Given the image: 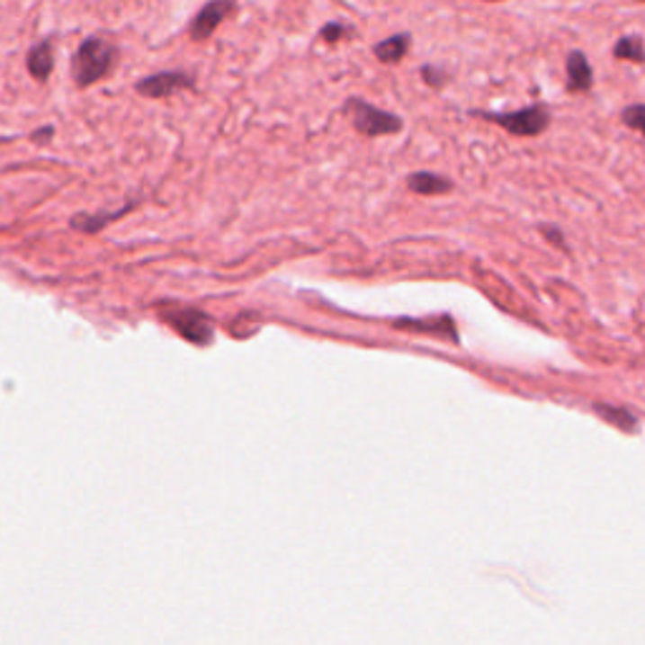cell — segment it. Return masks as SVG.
Here are the masks:
<instances>
[{
    "label": "cell",
    "mask_w": 645,
    "mask_h": 645,
    "mask_svg": "<svg viewBox=\"0 0 645 645\" xmlns=\"http://www.w3.org/2000/svg\"><path fill=\"white\" fill-rule=\"evenodd\" d=\"M114 61V46L103 39H89L74 56V78L78 86H91L109 74Z\"/></svg>",
    "instance_id": "6da1fadb"
},
{
    "label": "cell",
    "mask_w": 645,
    "mask_h": 645,
    "mask_svg": "<svg viewBox=\"0 0 645 645\" xmlns=\"http://www.w3.org/2000/svg\"><path fill=\"white\" fill-rule=\"evenodd\" d=\"M345 114L354 119V127L366 134V137H383V134H396L401 131V119L396 114H389L379 106H371L363 99H348L345 102Z\"/></svg>",
    "instance_id": "7a4b0ae2"
},
{
    "label": "cell",
    "mask_w": 645,
    "mask_h": 645,
    "mask_svg": "<svg viewBox=\"0 0 645 645\" xmlns=\"http://www.w3.org/2000/svg\"><path fill=\"white\" fill-rule=\"evenodd\" d=\"M477 116L489 119V121L499 124L509 134H517V137H534V134H540V131L550 127V112L544 106H540V103L527 106L522 112H512V114H484V112H477Z\"/></svg>",
    "instance_id": "3957f363"
},
{
    "label": "cell",
    "mask_w": 645,
    "mask_h": 645,
    "mask_svg": "<svg viewBox=\"0 0 645 645\" xmlns=\"http://www.w3.org/2000/svg\"><path fill=\"white\" fill-rule=\"evenodd\" d=\"M166 323L172 326L175 330H179L187 341L197 343V345H207L212 341V320L194 310V308H172V310H165Z\"/></svg>",
    "instance_id": "277c9868"
},
{
    "label": "cell",
    "mask_w": 645,
    "mask_h": 645,
    "mask_svg": "<svg viewBox=\"0 0 645 645\" xmlns=\"http://www.w3.org/2000/svg\"><path fill=\"white\" fill-rule=\"evenodd\" d=\"M190 86V76L179 74V71H169V74H157V76H149L141 81L139 94L144 96H152V99H162V96H169L175 94L177 89H184Z\"/></svg>",
    "instance_id": "5b68a950"
},
{
    "label": "cell",
    "mask_w": 645,
    "mask_h": 645,
    "mask_svg": "<svg viewBox=\"0 0 645 645\" xmlns=\"http://www.w3.org/2000/svg\"><path fill=\"white\" fill-rule=\"evenodd\" d=\"M229 11H232L229 3H210V5H204L202 11L197 13V18H194V23H192V36L197 40H204L207 36H212L215 28L225 21V15H228Z\"/></svg>",
    "instance_id": "8992f818"
},
{
    "label": "cell",
    "mask_w": 645,
    "mask_h": 645,
    "mask_svg": "<svg viewBox=\"0 0 645 645\" xmlns=\"http://www.w3.org/2000/svg\"><path fill=\"white\" fill-rule=\"evenodd\" d=\"M568 86L569 91H587L593 86V68L585 53L572 51L568 56Z\"/></svg>",
    "instance_id": "52a82bcc"
},
{
    "label": "cell",
    "mask_w": 645,
    "mask_h": 645,
    "mask_svg": "<svg viewBox=\"0 0 645 645\" xmlns=\"http://www.w3.org/2000/svg\"><path fill=\"white\" fill-rule=\"evenodd\" d=\"M408 187L418 194H443V192H452V182L442 175H434V172H417L408 177Z\"/></svg>",
    "instance_id": "ba28073f"
},
{
    "label": "cell",
    "mask_w": 645,
    "mask_h": 645,
    "mask_svg": "<svg viewBox=\"0 0 645 645\" xmlns=\"http://www.w3.org/2000/svg\"><path fill=\"white\" fill-rule=\"evenodd\" d=\"M53 68V51L49 43H39V46H33L31 53H28V71L33 74V78H39V81H46L49 74H51Z\"/></svg>",
    "instance_id": "9c48e42d"
},
{
    "label": "cell",
    "mask_w": 645,
    "mask_h": 645,
    "mask_svg": "<svg viewBox=\"0 0 645 645\" xmlns=\"http://www.w3.org/2000/svg\"><path fill=\"white\" fill-rule=\"evenodd\" d=\"M408 51V36H391V39L381 40L379 46L373 49L376 53V58L383 61V64H396V61H401Z\"/></svg>",
    "instance_id": "30bf717a"
},
{
    "label": "cell",
    "mask_w": 645,
    "mask_h": 645,
    "mask_svg": "<svg viewBox=\"0 0 645 645\" xmlns=\"http://www.w3.org/2000/svg\"><path fill=\"white\" fill-rule=\"evenodd\" d=\"M595 411L605 418V421H610L613 426L628 431V434H631V431H635V426H638V421H635V417H632L628 408H620V406H607V404H595Z\"/></svg>",
    "instance_id": "8fae6325"
},
{
    "label": "cell",
    "mask_w": 645,
    "mask_h": 645,
    "mask_svg": "<svg viewBox=\"0 0 645 645\" xmlns=\"http://www.w3.org/2000/svg\"><path fill=\"white\" fill-rule=\"evenodd\" d=\"M615 58H623V61H638V64H643L645 61L643 40L635 39V36H623V39L615 43Z\"/></svg>",
    "instance_id": "7c38bea8"
},
{
    "label": "cell",
    "mask_w": 645,
    "mask_h": 645,
    "mask_svg": "<svg viewBox=\"0 0 645 645\" xmlns=\"http://www.w3.org/2000/svg\"><path fill=\"white\" fill-rule=\"evenodd\" d=\"M623 121H625V127L635 129V131H641L645 137V103L628 106V109L623 112Z\"/></svg>",
    "instance_id": "4fadbf2b"
},
{
    "label": "cell",
    "mask_w": 645,
    "mask_h": 645,
    "mask_svg": "<svg viewBox=\"0 0 645 645\" xmlns=\"http://www.w3.org/2000/svg\"><path fill=\"white\" fill-rule=\"evenodd\" d=\"M343 33H345V26H341V23H336V21L323 28V39H326V40H338L343 36Z\"/></svg>",
    "instance_id": "5bb4252c"
},
{
    "label": "cell",
    "mask_w": 645,
    "mask_h": 645,
    "mask_svg": "<svg viewBox=\"0 0 645 645\" xmlns=\"http://www.w3.org/2000/svg\"><path fill=\"white\" fill-rule=\"evenodd\" d=\"M542 232L547 235V240L557 245V247H565V237H562V232L560 229H552V228H542Z\"/></svg>",
    "instance_id": "9a60e30c"
},
{
    "label": "cell",
    "mask_w": 645,
    "mask_h": 645,
    "mask_svg": "<svg viewBox=\"0 0 645 645\" xmlns=\"http://www.w3.org/2000/svg\"><path fill=\"white\" fill-rule=\"evenodd\" d=\"M424 76H426V84H431V86H439V81H436V78H442V74H439L436 68H434V71H431V68H424Z\"/></svg>",
    "instance_id": "2e32d148"
}]
</instances>
